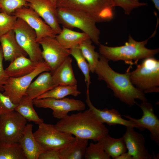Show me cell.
Here are the masks:
<instances>
[{"mask_svg": "<svg viewBox=\"0 0 159 159\" xmlns=\"http://www.w3.org/2000/svg\"><path fill=\"white\" fill-rule=\"evenodd\" d=\"M109 61L100 55L95 71L97 75L98 79L104 81L107 87L113 91L115 97L130 107L136 103V99L142 102L147 101L145 94L131 82L130 70H127L123 74L117 72L110 67Z\"/></svg>", "mask_w": 159, "mask_h": 159, "instance_id": "cell-1", "label": "cell"}, {"mask_svg": "<svg viewBox=\"0 0 159 159\" xmlns=\"http://www.w3.org/2000/svg\"><path fill=\"white\" fill-rule=\"evenodd\" d=\"M60 120L55 125L56 128L76 138L97 142L109 133L108 129L89 108Z\"/></svg>", "mask_w": 159, "mask_h": 159, "instance_id": "cell-2", "label": "cell"}, {"mask_svg": "<svg viewBox=\"0 0 159 159\" xmlns=\"http://www.w3.org/2000/svg\"><path fill=\"white\" fill-rule=\"evenodd\" d=\"M156 30L148 38L142 41L135 40L129 34L127 42L122 46L112 47L100 44L99 53L109 61L122 60L130 64L134 63V61L136 63L139 60L153 57L158 53L159 48L150 49L147 48L145 46L149 39L155 35Z\"/></svg>", "mask_w": 159, "mask_h": 159, "instance_id": "cell-3", "label": "cell"}, {"mask_svg": "<svg viewBox=\"0 0 159 159\" xmlns=\"http://www.w3.org/2000/svg\"><path fill=\"white\" fill-rule=\"evenodd\" d=\"M56 6L82 12L96 23L112 19L115 7L112 0H57Z\"/></svg>", "mask_w": 159, "mask_h": 159, "instance_id": "cell-4", "label": "cell"}, {"mask_svg": "<svg viewBox=\"0 0 159 159\" xmlns=\"http://www.w3.org/2000/svg\"><path fill=\"white\" fill-rule=\"evenodd\" d=\"M132 84L146 93L159 92V61L153 57L144 59L136 68L130 72Z\"/></svg>", "mask_w": 159, "mask_h": 159, "instance_id": "cell-5", "label": "cell"}, {"mask_svg": "<svg viewBox=\"0 0 159 159\" xmlns=\"http://www.w3.org/2000/svg\"><path fill=\"white\" fill-rule=\"evenodd\" d=\"M57 14L58 22L63 26L70 29H79L87 34L95 44H100V31L91 17L82 12L62 8H57Z\"/></svg>", "mask_w": 159, "mask_h": 159, "instance_id": "cell-6", "label": "cell"}, {"mask_svg": "<svg viewBox=\"0 0 159 159\" xmlns=\"http://www.w3.org/2000/svg\"><path fill=\"white\" fill-rule=\"evenodd\" d=\"M39 125L33 134L44 151L49 149L59 150L75 139L71 134L59 130L55 125L44 122Z\"/></svg>", "mask_w": 159, "mask_h": 159, "instance_id": "cell-7", "label": "cell"}, {"mask_svg": "<svg viewBox=\"0 0 159 159\" xmlns=\"http://www.w3.org/2000/svg\"><path fill=\"white\" fill-rule=\"evenodd\" d=\"M13 30L18 43L29 56V58L37 64L44 62L42 50L37 41L34 30L19 18H17Z\"/></svg>", "mask_w": 159, "mask_h": 159, "instance_id": "cell-8", "label": "cell"}, {"mask_svg": "<svg viewBox=\"0 0 159 159\" xmlns=\"http://www.w3.org/2000/svg\"><path fill=\"white\" fill-rule=\"evenodd\" d=\"M46 71H50V69L44 61L28 74L19 77H9L3 86V93L14 103L17 105L22 98L26 95L27 90L32 80L39 74Z\"/></svg>", "mask_w": 159, "mask_h": 159, "instance_id": "cell-9", "label": "cell"}, {"mask_svg": "<svg viewBox=\"0 0 159 159\" xmlns=\"http://www.w3.org/2000/svg\"><path fill=\"white\" fill-rule=\"evenodd\" d=\"M27 121L15 110L0 115V141L19 143L24 133Z\"/></svg>", "mask_w": 159, "mask_h": 159, "instance_id": "cell-10", "label": "cell"}, {"mask_svg": "<svg viewBox=\"0 0 159 159\" xmlns=\"http://www.w3.org/2000/svg\"><path fill=\"white\" fill-rule=\"evenodd\" d=\"M33 101L34 105L36 107L52 109L53 116L59 119L66 116L69 112L82 111L85 107L82 101L73 98H35Z\"/></svg>", "mask_w": 159, "mask_h": 159, "instance_id": "cell-11", "label": "cell"}, {"mask_svg": "<svg viewBox=\"0 0 159 159\" xmlns=\"http://www.w3.org/2000/svg\"><path fill=\"white\" fill-rule=\"evenodd\" d=\"M38 42L42 48V55L44 61L48 65L52 74L69 56V49L65 48L55 37L47 36Z\"/></svg>", "mask_w": 159, "mask_h": 159, "instance_id": "cell-12", "label": "cell"}, {"mask_svg": "<svg viewBox=\"0 0 159 159\" xmlns=\"http://www.w3.org/2000/svg\"><path fill=\"white\" fill-rule=\"evenodd\" d=\"M25 21L35 31L38 42L47 36L55 37L56 34L32 8L23 7L17 9L12 14Z\"/></svg>", "mask_w": 159, "mask_h": 159, "instance_id": "cell-13", "label": "cell"}, {"mask_svg": "<svg viewBox=\"0 0 159 159\" xmlns=\"http://www.w3.org/2000/svg\"><path fill=\"white\" fill-rule=\"evenodd\" d=\"M140 106L143 112L140 118L136 119L127 115L123 116L138 125L140 130L148 129L150 132L151 139L159 146V120L154 112L153 107L147 101L142 102Z\"/></svg>", "mask_w": 159, "mask_h": 159, "instance_id": "cell-14", "label": "cell"}, {"mask_svg": "<svg viewBox=\"0 0 159 159\" xmlns=\"http://www.w3.org/2000/svg\"><path fill=\"white\" fill-rule=\"evenodd\" d=\"M27 6L34 9L56 34L61 31L58 22L57 8L50 0H26Z\"/></svg>", "mask_w": 159, "mask_h": 159, "instance_id": "cell-15", "label": "cell"}, {"mask_svg": "<svg viewBox=\"0 0 159 159\" xmlns=\"http://www.w3.org/2000/svg\"><path fill=\"white\" fill-rule=\"evenodd\" d=\"M133 127H126V130L122 137L127 152L133 159H151L153 156L145 147L143 135L136 132Z\"/></svg>", "mask_w": 159, "mask_h": 159, "instance_id": "cell-16", "label": "cell"}, {"mask_svg": "<svg viewBox=\"0 0 159 159\" xmlns=\"http://www.w3.org/2000/svg\"><path fill=\"white\" fill-rule=\"evenodd\" d=\"M86 102L89 108L92 110L102 123H106L110 126L120 125L126 127H133L140 130V127L138 125L129 120H126L123 118L120 113L115 109H108L105 108L102 110H100L96 108L90 100L89 91H87Z\"/></svg>", "mask_w": 159, "mask_h": 159, "instance_id": "cell-17", "label": "cell"}, {"mask_svg": "<svg viewBox=\"0 0 159 159\" xmlns=\"http://www.w3.org/2000/svg\"><path fill=\"white\" fill-rule=\"evenodd\" d=\"M0 42L5 61L11 62L19 57L28 56L18 43L13 30L2 36Z\"/></svg>", "mask_w": 159, "mask_h": 159, "instance_id": "cell-18", "label": "cell"}, {"mask_svg": "<svg viewBox=\"0 0 159 159\" xmlns=\"http://www.w3.org/2000/svg\"><path fill=\"white\" fill-rule=\"evenodd\" d=\"M33 125L27 124L19 143L26 159H38L44 150L35 139L32 131Z\"/></svg>", "mask_w": 159, "mask_h": 159, "instance_id": "cell-19", "label": "cell"}, {"mask_svg": "<svg viewBox=\"0 0 159 159\" xmlns=\"http://www.w3.org/2000/svg\"><path fill=\"white\" fill-rule=\"evenodd\" d=\"M72 62V59L69 56L52 74V82L55 85H77V81L74 74Z\"/></svg>", "mask_w": 159, "mask_h": 159, "instance_id": "cell-20", "label": "cell"}, {"mask_svg": "<svg viewBox=\"0 0 159 159\" xmlns=\"http://www.w3.org/2000/svg\"><path fill=\"white\" fill-rule=\"evenodd\" d=\"M39 64L34 62L26 57L22 56L11 62L5 70L9 77H19L31 73Z\"/></svg>", "mask_w": 159, "mask_h": 159, "instance_id": "cell-21", "label": "cell"}, {"mask_svg": "<svg viewBox=\"0 0 159 159\" xmlns=\"http://www.w3.org/2000/svg\"><path fill=\"white\" fill-rule=\"evenodd\" d=\"M56 86L53 83L51 73L44 72L31 82L27 90L26 95L33 100Z\"/></svg>", "mask_w": 159, "mask_h": 159, "instance_id": "cell-22", "label": "cell"}, {"mask_svg": "<svg viewBox=\"0 0 159 159\" xmlns=\"http://www.w3.org/2000/svg\"><path fill=\"white\" fill-rule=\"evenodd\" d=\"M88 140L75 137L73 141L59 150L61 159L84 158Z\"/></svg>", "mask_w": 159, "mask_h": 159, "instance_id": "cell-23", "label": "cell"}, {"mask_svg": "<svg viewBox=\"0 0 159 159\" xmlns=\"http://www.w3.org/2000/svg\"><path fill=\"white\" fill-rule=\"evenodd\" d=\"M55 38L64 47L69 49L78 45L86 39H90L88 35L84 32L75 31L64 26Z\"/></svg>", "mask_w": 159, "mask_h": 159, "instance_id": "cell-24", "label": "cell"}, {"mask_svg": "<svg viewBox=\"0 0 159 159\" xmlns=\"http://www.w3.org/2000/svg\"><path fill=\"white\" fill-rule=\"evenodd\" d=\"M111 158H115L127 150L124 141L121 137L115 138L108 134L98 141Z\"/></svg>", "mask_w": 159, "mask_h": 159, "instance_id": "cell-25", "label": "cell"}, {"mask_svg": "<svg viewBox=\"0 0 159 159\" xmlns=\"http://www.w3.org/2000/svg\"><path fill=\"white\" fill-rule=\"evenodd\" d=\"M33 100L27 95H25L17 105L15 111L27 121L33 122L39 125L44 122V120L39 116L33 107Z\"/></svg>", "mask_w": 159, "mask_h": 159, "instance_id": "cell-26", "label": "cell"}, {"mask_svg": "<svg viewBox=\"0 0 159 159\" xmlns=\"http://www.w3.org/2000/svg\"><path fill=\"white\" fill-rule=\"evenodd\" d=\"M80 94L81 92L77 89V85H58L36 98H52L61 99L68 95L77 97Z\"/></svg>", "mask_w": 159, "mask_h": 159, "instance_id": "cell-27", "label": "cell"}, {"mask_svg": "<svg viewBox=\"0 0 159 159\" xmlns=\"http://www.w3.org/2000/svg\"><path fill=\"white\" fill-rule=\"evenodd\" d=\"M92 42L90 39H88L82 42L78 46L89 64L90 72L94 73L100 55L95 51V47L92 44Z\"/></svg>", "mask_w": 159, "mask_h": 159, "instance_id": "cell-28", "label": "cell"}, {"mask_svg": "<svg viewBox=\"0 0 159 159\" xmlns=\"http://www.w3.org/2000/svg\"><path fill=\"white\" fill-rule=\"evenodd\" d=\"M0 159H26L19 143L0 141Z\"/></svg>", "mask_w": 159, "mask_h": 159, "instance_id": "cell-29", "label": "cell"}, {"mask_svg": "<svg viewBox=\"0 0 159 159\" xmlns=\"http://www.w3.org/2000/svg\"><path fill=\"white\" fill-rule=\"evenodd\" d=\"M69 49L70 55L75 59L78 66L83 73L87 87V90H89L90 81V67L87 62L83 55L78 45Z\"/></svg>", "mask_w": 159, "mask_h": 159, "instance_id": "cell-30", "label": "cell"}, {"mask_svg": "<svg viewBox=\"0 0 159 159\" xmlns=\"http://www.w3.org/2000/svg\"><path fill=\"white\" fill-rule=\"evenodd\" d=\"M111 157L104 150L98 142L90 143L87 148L84 159H110Z\"/></svg>", "mask_w": 159, "mask_h": 159, "instance_id": "cell-31", "label": "cell"}, {"mask_svg": "<svg viewBox=\"0 0 159 159\" xmlns=\"http://www.w3.org/2000/svg\"><path fill=\"white\" fill-rule=\"evenodd\" d=\"M17 18L0 10V39L9 31L13 30Z\"/></svg>", "mask_w": 159, "mask_h": 159, "instance_id": "cell-32", "label": "cell"}, {"mask_svg": "<svg viewBox=\"0 0 159 159\" xmlns=\"http://www.w3.org/2000/svg\"><path fill=\"white\" fill-rule=\"evenodd\" d=\"M27 6L26 0H0V10L10 15L19 8Z\"/></svg>", "mask_w": 159, "mask_h": 159, "instance_id": "cell-33", "label": "cell"}, {"mask_svg": "<svg viewBox=\"0 0 159 159\" xmlns=\"http://www.w3.org/2000/svg\"><path fill=\"white\" fill-rule=\"evenodd\" d=\"M115 6L122 8L125 14L129 15L135 8L147 6V3L140 2L139 0H112Z\"/></svg>", "mask_w": 159, "mask_h": 159, "instance_id": "cell-34", "label": "cell"}, {"mask_svg": "<svg viewBox=\"0 0 159 159\" xmlns=\"http://www.w3.org/2000/svg\"><path fill=\"white\" fill-rule=\"evenodd\" d=\"M17 105L0 91V115L15 110Z\"/></svg>", "mask_w": 159, "mask_h": 159, "instance_id": "cell-35", "label": "cell"}, {"mask_svg": "<svg viewBox=\"0 0 159 159\" xmlns=\"http://www.w3.org/2000/svg\"><path fill=\"white\" fill-rule=\"evenodd\" d=\"M3 52L1 47L0 45V91L1 92H3V86L9 77L6 74L3 68Z\"/></svg>", "mask_w": 159, "mask_h": 159, "instance_id": "cell-36", "label": "cell"}, {"mask_svg": "<svg viewBox=\"0 0 159 159\" xmlns=\"http://www.w3.org/2000/svg\"><path fill=\"white\" fill-rule=\"evenodd\" d=\"M38 159H61L59 150L55 149L45 150L40 154Z\"/></svg>", "mask_w": 159, "mask_h": 159, "instance_id": "cell-37", "label": "cell"}, {"mask_svg": "<svg viewBox=\"0 0 159 159\" xmlns=\"http://www.w3.org/2000/svg\"><path fill=\"white\" fill-rule=\"evenodd\" d=\"M115 159H133V158L127 152H125L118 156Z\"/></svg>", "mask_w": 159, "mask_h": 159, "instance_id": "cell-38", "label": "cell"}, {"mask_svg": "<svg viewBox=\"0 0 159 159\" xmlns=\"http://www.w3.org/2000/svg\"><path fill=\"white\" fill-rule=\"evenodd\" d=\"M154 4L155 8L159 11V0H151Z\"/></svg>", "mask_w": 159, "mask_h": 159, "instance_id": "cell-39", "label": "cell"}, {"mask_svg": "<svg viewBox=\"0 0 159 159\" xmlns=\"http://www.w3.org/2000/svg\"><path fill=\"white\" fill-rule=\"evenodd\" d=\"M56 6V3L57 0H50Z\"/></svg>", "mask_w": 159, "mask_h": 159, "instance_id": "cell-40", "label": "cell"}]
</instances>
